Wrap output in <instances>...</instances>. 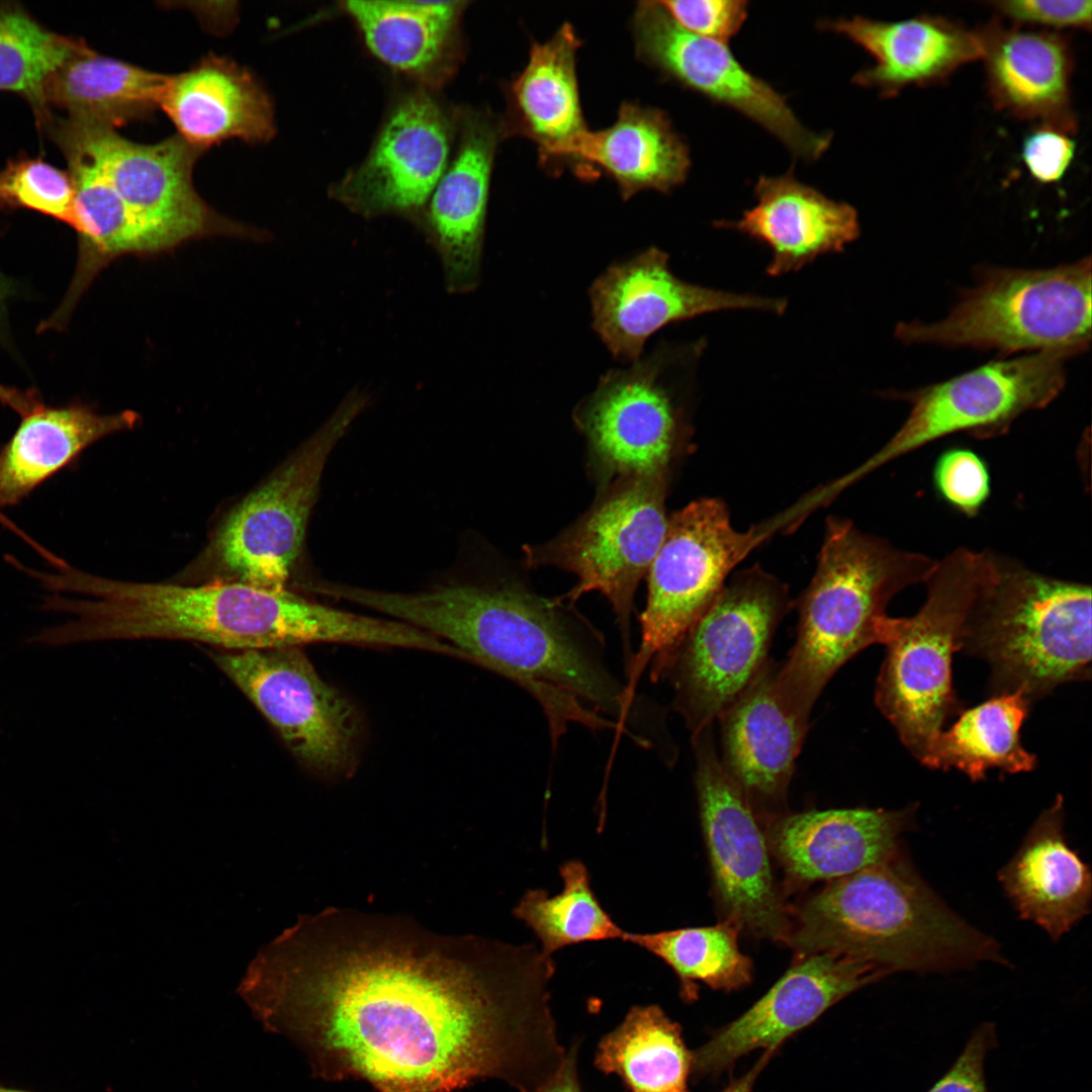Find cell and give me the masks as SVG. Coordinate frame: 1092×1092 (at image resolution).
Returning <instances> with one entry per match:
<instances>
[{
	"instance_id": "cell-1",
	"label": "cell",
	"mask_w": 1092,
	"mask_h": 1092,
	"mask_svg": "<svg viewBox=\"0 0 1092 1092\" xmlns=\"http://www.w3.org/2000/svg\"><path fill=\"white\" fill-rule=\"evenodd\" d=\"M554 973L533 944L328 908L263 947L238 993L264 1027L381 1092H449L486 1077L536 1092L566 1052Z\"/></svg>"
},
{
	"instance_id": "cell-2",
	"label": "cell",
	"mask_w": 1092,
	"mask_h": 1092,
	"mask_svg": "<svg viewBox=\"0 0 1092 1092\" xmlns=\"http://www.w3.org/2000/svg\"><path fill=\"white\" fill-rule=\"evenodd\" d=\"M34 577L52 592L88 596L47 598L43 609L75 615L46 629L34 642L63 645L86 641L177 639L223 650L299 646L315 642L355 644L363 624L354 613L308 600L286 588L236 581L203 584L109 579L70 565Z\"/></svg>"
},
{
	"instance_id": "cell-3",
	"label": "cell",
	"mask_w": 1092,
	"mask_h": 1092,
	"mask_svg": "<svg viewBox=\"0 0 1092 1092\" xmlns=\"http://www.w3.org/2000/svg\"><path fill=\"white\" fill-rule=\"evenodd\" d=\"M327 595L392 616L528 686L559 689L619 720L630 710L624 688L590 653L557 600L518 585L475 584L392 593L333 582Z\"/></svg>"
},
{
	"instance_id": "cell-4",
	"label": "cell",
	"mask_w": 1092,
	"mask_h": 1092,
	"mask_svg": "<svg viewBox=\"0 0 1092 1092\" xmlns=\"http://www.w3.org/2000/svg\"><path fill=\"white\" fill-rule=\"evenodd\" d=\"M786 943L802 958L837 952L887 974L1007 963L996 941L949 909L900 849L833 880L804 902L791 919Z\"/></svg>"
},
{
	"instance_id": "cell-5",
	"label": "cell",
	"mask_w": 1092,
	"mask_h": 1092,
	"mask_svg": "<svg viewBox=\"0 0 1092 1092\" xmlns=\"http://www.w3.org/2000/svg\"><path fill=\"white\" fill-rule=\"evenodd\" d=\"M935 563L829 518L814 575L799 600L796 643L779 663L780 697L809 716L832 675L863 648L882 643L891 599L925 582Z\"/></svg>"
},
{
	"instance_id": "cell-6",
	"label": "cell",
	"mask_w": 1092,
	"mask_h": 1092,
	"mask_svg": "<svg viewBox=\"0 0 1092 1092\" xmlns=\"http://www.w3.org/2000/svg\"><path fill=\"white\" fill-rule=\"evenodd\" d=\"M983 657L999 694L1031 701L1091 667V587L993 555L992 573L966 623L961 647Z\"/></svg>"
},
{
	"instance_id": "cell-7",
	"label": "cell",
	"mask_w": 1092,
	"mask_h": 1092,
	"mask_svg": "<svg viewBox=\"0 0 1092 1092\" xmlns=\"http://www.w3.org/2000/svg\"><path fill=\"white\" fill-rule=\"evenodd\" d=\"M992 570L993 555L954 550L936 561L920 610L912 617L885 620L887 655L876 703L918 759L960 709L951 685L952 655Z\"/></svg>"
},
{
	"instance_id": "cell-8",
	"label": "cell",
	"mask_w": 1092,
	"mask_h": 1092,
	"mask_svg": "<svg viewBox=\"0 0 1092 1092\" xmlns=\"http://www.w3.org/2000/svg\"><path fill=\"white\" fill-rule=\"evenodd\" d=\"M1091 259L1052 268H981L951 311L933 323L897 325L905 344L997 350L1083 351L1091 342Z\"/></svg>"
},
{
	"instance_id": "cell-9",
	"label": "cell",
	"mask_w": 1092,
	"mask_h": 1092,
	"mask_svg": "<svg viewBox=\"0 0 1092 1092\" xmlns=\"http://www.w3.org/2000/svg\"><path fill=\"white\" fill-rule=\"evenodd\" d=\"M369 399L363 389L351 390L325 423L230 513L188 574L208 582L285 588L328 459Z\"/></svg>"
},
{
	"instance_id": "cell-10",
	"label": "cell",
	"mask_w": 1092,
	"mask_h": 1092,
	"mask_svg": "<svg viewBox=\"0 0 1092 1092\" xmlns=\"http://www.w3.org/2000/svg\"><path fill=\"white\" fill-rule=\"evenodd\" d=\"M704 342H660L624 367L601 375L573 419L608 477L668 474L686 430L690 396Z\"/></svg>"
},
{
	"instance_id": "cell-11",
	"label": "cell",
	"mask_w": 1092,
	"mask_h": 1092,
	"mask_svg": "<svg viewBox=\"0 0 1092 1092\" xmlns=\"http://www.w3.org/2000/svg\"><path fill=\"white\" fill-rule=\"evenodd\" d=\"M791 603L785 584L759 567L727 581L653 677L666 675L693 735L711 726L768 661L772 635Z\"/></svg>"
},
{
	"instance_id": "cell-12",
	"label": "cell",
	"mask_w": 1092,
	"mask_h": 1092,
	"mask_svg": "<svg viewBox=\"0 0 1092 1092\" xmlns=\"http://www.w3.org/2000/svg\"><path fill=\"white\" fill-rule=\"evenodd\" d=\"M40 126L65 157H83L105 175L133 216L147 255L204 237L258 236L203 201L192 181L203 150L180 135L138 144L114 128L53 114Z\"/></svg>"
},
{
	"instance_id": "cell-13",
	"label": "cell",
	"mask_w": 1092,
	"mask_h": 1092,
	"mask_svg": "<svg viewBox=\"0 0 1092 1092\" xmlns=\"http://www.w3.org/2000/svg\"><path fill=\"white\" fill-rule=\"evenodd\" d=\"M760 532L736 530L726 505L703 497L675 512L648 570L641 641L628 664L626 699L645 667L652 673L710 607L733 568L754 548Z\"/></svg>"
},
{
	"instance_id": "cell-14",
	"label": "cell",
	"mask_w": 1092,
	"mask_h": 1092,
	"mask_svg": "<svg viewBox=\"0 0 1092 1092\" xmlns=\"http://www.w3.org/2000/svg\"><path fill=\"white\" fill-rule=\"evenodd\" d=\"M667 474L618 478L575 524L542 546L527 547L531 565H553L576 574L571 602L600 592L612 605L629 663L634 594L665 536Z\"/></svg>"
},
{
	"instance_id": "cell-15",
	"label": "cell",
	"mask_w": 1092,
	"mask_h": 1092,
	"mask_svg": "<svg viewBox=\"0 0 1092 1092\" xmlns=\"http://www.w3.org/2000/svg\"><path fill=\"white\" fill-rule=\"evenodd\" d=\"M1084 351L1057 348L1001 359L903 394L906 420L859 474L934 440L966 432L978 439L1004 434L1022 414L1042 408L1062 391L1066 362Z\"/></svg>"
},
{
	"instance_id": "cell-16",
	"label": "cell",
	"mask_w": 1092,
	"mask_h": 1092,
	"mask_svg": "<svg viewBox=\"0 0 1092 1092\" xmlns=\"http://www.w3.org/2000/svg\"><path fill=\"white\" fill-rule=\"evenodd\" d=\"M210 655L303 766L324 777L352 768L357 712L320 676L299 646L217 649Z\"/></svg>"
},
{
	"instance_id": "cell-17",
	"label": "cell",
	"mask_w": 1092,
	"mask_h": 1092,
	"mask_svg": "<svg viewBox=\"0 0 1092 1092\" xmlns=\"http://www.w3.org/2000/svg\"><path fill=\"white\" fill-rule=\"evenodd\" d=\"M712 725L693 735L696 789L716 897L725 920L786 942L791 915L777 888L751 806L724 770Z\"/></svg>"
},
{
	"instance_id": "cell-18",
	"label": "cell",
	"mask_w": 1092,
	"mask_h": 1092,
	"mask_svg": "<svg viewBox=\"0 0 1092 1092\" xmlns=\"http://www.w3.org/2000/svg\"><path fill=\"white\" fill-rule=\"evenodd\" d=\"M632 34L643 62L682 87L741 113L794 156L814 162L829 149L831 133L805 126L786 97L749 72L725 43L684 29L659 1L638 3Z\"/></svg>"
},
{
	"instance_id": "cell-19",
	"label": "cell",
	"mask_w": 1092,
	"mask_h": 1092,
	"mask_svg": "<svg viewBox=\"0 0 1092 1092\" xmlns=\"http://www.w3.org/2000/svg\"><path fill=\"white\" fill-rule=\"evenodd\" d=\"M592 328L624 365L643 356L660 329L711 312L750 309L782 314L787 300L716 289L677 277L667 253L651 246L614 261L588 288Z\"/></svg>"
},
{
	"instance_id": "cell-20",
	"label": "cell",
	"mask_w": 1092,
	"mask_h": 1092,
	"mask_svg": "<svg viewBox=\"0 0 1092 1092\" xmlns=\"http://www.w3.org/2000/svg\"><path fill=\"white\" fill-rule=\"evenodd\" d=\"M886 975L867 961L837 952L802 958L750 1008L692 1052L693 1077L718 1076L758 1049L779 1050L838 1001Z\"/></svg>"
},
{
	"instance_id": "cell-21",
	"label": "cell",
	"mask_w": 1092,
	"mask_h": 1092,
	"mask_svg": "<svg viewBox=\"0 0 1092 1092\" xmlns=\"http://www.w3.org/2000/svg\"><path fill=\"white\" fill-rule=\"evenodd\" d=\"M449 127L429 97L403 100L371 153L343 181L337 197L364 216L415 214L424 209L447 168Z\"/></svg>"
},
{
	"instance_id": "cell-22",
	"label": "cell",
	"mask_w": 1092,
	"mask_h": 1092,
	"mask_svg": "<svg viewBox=\"0 0 1092 1092\" xmlns=\"http://www.w3.org/2000/svg\"><path fill=\"white\" fill-rule=\"evenodd\" d=\"M779 663L767 661L748 688L719 717L722 766L754 813L785 805L809 716L780 697Z\"/></svg>"
},
{
	"instance_id": "cell-23",
	"label": "cell",
	"mask_w": 1092,
	"mask_h": 1092,
	"mask_svg": "<svg viewBox=\"0 0 1092 1092\" xmlns=\"http://www.w3.org/2000/svg\"><path fill=\"white\" fill-rule=\"evenodd\" d=\"M500 122L473 114L453 163L435 187L423 216L448 293L469 294L482 279L489 181ZM504 136V135H503Z\"/></svg>"
},
{
	"instance_id": "cell-24",
	"label": "cell",
	"mask_w": 1092,
	"mask_h": 1092,
	"mask_svg": "<svg viewBox=\"0 0 1092 1092\" xmlns=\"http://www.w3.org/2000/svg\"><path fill=\"white\" fill-rule=\"evenodd\" d=\"M915 811L912 805L783 814L770 824L768 843L792 880H836L895 854L900 835L913 828Z\"/></svg>"
},
{
	"instance_id": "cell-25",
	"label": "cell",
	"mask_w": 1092,
	"mask_h": 1092,
	"mask_svg": "<svg viewBox=\"0 0 1092 1092\" xmlns=\"http://www.w3.org/2000/svg\"><path fill=\"white\" fill-rule=\"evenodd\" d=\"M822 30L845 36L872 58L852 82L874 89L883 98L897 96L909 86H926L983 56L982 38L951 19L921 14L897 21L862 16L823 20Z\"/></svg>"
},
{
	"instance_id": "cell-26",
	"label": "cell",
	"mask_w": 1092,
	"mask_h": 1092,
	"mask_svg": "<svg viewBox=\"0 0 1092 1092\" xmlns=\"http://www.w3.org/2000/svg\"><path fill=\"white\" fill-rule=\"evenodd\" d=\"M979 32L986 84L993 105L1020 119L1074 134L1073 51L1058 31L1004 25L994 18Z\"/></svg>"
},
{
	"instance_id": "cell-27",
	"label": "cell",
	"mask_w": 1092,
	"mask_h": 1092,
	"mask_svg": "<svg viewBox=\"0 0 1092 1092\" xmlns=\"http://www.w3.org/2000/svg\"><path fill=\"white\" fill-rule=\"evenodd\" d=\"M754 194L755 204L738 219L714 225L766 246L771 252L768 276L796 272L822 255L840 253L859 237L852 205L827 197L791 174L760 176Z\"/></svg>"
},
{
	"instance_id": "cell-28",
	"label": "cell",
	"mask_w": 1092,
	"mask_h": 1092,
	"mask_svg": "<svg viewBox=\"0 0 1092 1092\" xmlns=\"http://www.w3.org/2000/svg\"><path fill=\"white\" fill-rule=\"evenodd\" d=\"M159 107L178 135L203 151L231 139L265 143L275 133L273 105L260 82L246 68L214 55L169 76Z\"/></svg>"
},
{
	"instance_id": "cell-29",
	"label": "cell",
	"mask_w": 1092,
	"mask_h": 1092,
	"mask_svg": "<svg viewBox=\"0 0 1092 1092\" xmlns=\"http://www.w3.org/2000/svg\"><path fill=\"white\" fill-rule=\"evenodd\" d=\"M1064 801L1057 796L1028 830L999 881L1020 918L1058 940L1090 912L1091 874L1064 836Z\"/></svg>"
},
{
	"instance_id": "cell-30",
	"label": "cell",
	"mask_w": 1092,
	"mask_h": 1092,
	"mask_svg": "<svg viewBox=\"0 0 1092 1092\" xmlns=\"http://www.w3.org/2000/svg\"><path fill=\"white\" fill-rule=\"evenodd\" d=\"M579 47L572 25L563 24L548 40L533 43L525 68L507 87L503 135L534 142L543 164L565 161L587 130L576 76Z\"/></svg>"
},
{
	"instance_id": "cell-31",
	"label": "cell",
	"mask_w": 1092,
	"mask_h": 1092,
	"mask_svg": "<svg viewBox=\"0 0 1092 1092\" xmlns=\"http://www.w3.org/2000/svg\"><path fill=\"white\" fill-rule=\"evenodd\" d=\"M565 161L593 166L617 184L624 199L643 190L668 193L685 182L690 151L661 110L624 102L615 122L584 131Z\"/></svg>"
},
{
	"instance_id": "cell-32",
	"label": "cell",
	"mask_w": 1092,
	"mask_h": 1092,
	"mask_svg": "<svg viewBox=\"0 0 1092 1092\" xmlns=\"http://www.w3.org/2000/svg\"><path fill=\"white\" fill-rule=\"evenodd\" d=\"M139 415L97 414L73 404H43L22 422L0 449V510L19 504L39 484L72 463L96 441L135 426Z\"/></svg>"
},
{
	"instance_id": "cell-33",
	"label": "cell",
	"mask_w": 1092,
	"mask_h": 1092,
	"mask_svg": "<svg viewBox=\"0 0 1092 1092\" xmlns=\"http://www.w3.org/2000/svg\"><path fill=\"white\" fill-rule=\"evenodd\" d=\"M169 75L98 54L86 43L47 80L43 105L68 118L116 128L159 107Z\"/></svg>"
},
{
	"instance_id": "cell-34",
	"label": "cell",
	"mask_w": 1092,
	"mask_h": 1092,
	"mask_svg": "<svg viewBox=\"0 0 1092 1092\" xmlns=\"http://www.w3.org/2000/svg\"><path fill=\"white\" fill-rule=\"evenodd\" d=\"M1030 703L1022 691H1015L963 711L950 728L928 742L919 760L930 768H957L973 781L993 768L1012 774L1031 770L1036 757L1020 741Z\"/></svg>"
},
{
	"instance_id": "cell-35",
	"label": "cell",
	"mask_w": 1092,
	"mask_h": 1092,
	"mask_svg": "<svg viewBox=\"0 0 1092 1092\" xmlns=\"http://www.w3.org/2000/svg\"><path fill=\"white\" fill-rule=\"evenodd\" d=\"M460 1H348L345 9L371 52L387 65L429 76L444 65L454 42Z\"/></svg>"
},
{
	"instance_id": "cell-36",
	"label": "cell",
	"mask_w": 1092,
	"mask_h": 1092,
	"mask_svg": "<svg viewBox=\"0 0 1092 1092\" xmlns=\"http://www.w3.org/2000/svg\"><path fill=\"white\" fill-rule=\"evenodd\" d=\"M595 1066L629 1092H689L693 1054L680 1025L658 1005H634L599 1041Z\"/></svg>"
},
{
	"instance_id": "cell-37",
	"label": "cell",
	"mask_w": 1092,
	"mask_h": 1092,
	"mask_svg": "<svg viewBox=\"0 0 1092 1092\" xmlns=\"http://www.w3.org/2000/svg\"><path fill=\"white\" fill-rule=\"evenodd\" d=\"M740 927L730 920L713 926L685 927L652 933L627 932L624 941L663 961L676 975L679 996L692 1003L698 983L730 992L748 985L752 962L738 945Z\"/></svg>"
},
{
	"instance_id": "cell-38",
	"label": "cell",
	"mask_w": 1092,
	"mask_h": 1092,
	"mask_svg": "<svg viewBox=\"0 0 1092 1092\" xmlns=\"http://www.w3.org/2000/svg\"><path fill=\"white\" fill-rule=\"evenodd\" d=\"M66 158L75 185L81 237L78 272L69 300L73 302L100 269L116 257L147 254L133 216L100 169L83 157Z\"/></svg>"
},
{
	"instance_id": "cell-39",
	"label": "cell",
	"mask_w": 1092,
	"mask_h": 1092,
	"mask_svg": "<svg viewBox=\"0 0 1092 1092\" xmlns=\"http://www.w3.org/2000/svg\"><path fill=\"white\" fill-rule=\"evenodd\" d=\"M559 873L562 891L550 896L546 890L530 889L518 901L513 915L524 922L540 941L541 951L552 957L557 950L581 943L621 939V928L603 908L590 886V875L579 859L562 863Z\"/></svg>"
},
{
	"instance_id": "cell-40",
	"label": "cell",
	"mask_w": 1092,
	"mask_h": 1092,
	"mask_svg": "<svg viewBox=\"0 0 1092 1092\" xmlns=\"http://www.w3.org/2000/svg\"><path fill=\"white\" fill-rule=\"evenodd\" d=\"M84 44L49 30L15 4L0 3V91L23 96L40 121L50 113L42 100L44 83Z\"/></svg>"
},
{
	"instance_id": "cell-41",
	"label": "cell",
	"mask_w": 1092,
	"mask_h": 1092,
	"mask_svg": "<svg viewBox=\"0 0 1092 1092\" xmlns=\"http://www.w3.org/2000/svg\"><path fill=\"white\" fill-rule=\"evenodd\" d=\"M0 207L35 210L80 228L70 172L41 159L17 158L0 170Z\"/></svg>"
},
{
	"instance_id": "cell-42",
	"label": "cell",
	"mask_w": 1092,
	"mask_h": 1092,
	"mask_svg": "<svg viewBox=\"0 0 1092 1092\" xmlns=\"http://www.w3.org/2000/svg\"><path fill=\"white\" fill-rule=\"evenodd\" d=\"M939 495L968 517L976 516L990 494V475L985 462L973 451L951 449L942 453L933 470Z\"/></svg>"
},
{
	"instance_id": "cell-43",
	"label": "cell",
	"mask_w": 1092,
	"mask_h": 1092,
	"mask_svg": "<svg viewBox=\"0 0 1092 1092\" xmlns=\"http://www.w3.org/2000/svg\"><path fill=\"white\" fill-rule=\"evenodd\" d=\"M659 3L684 29L725 44L741 29L748 15L745 0H668Z\"/></svg>"
},
{
	"instance_id": "cell-44",
	"label": "cell",
	"mask_w": 1092,
	"mask_h": 1092,
	"mask_svg": "<svg viewBox=\"0 0 1092 1092\" xmlns=\"http://www.w3.org/2000/svg\"><path fill=\"white\" fill-rule=\"evenodd\" d=\"M991 4L1001 16L1019 26H1043L1052 31L1091 28V0H1001Z\"/></svg>"
},
{
	"instance_id": "cell-45",
	"label": "cell",
	"mask_w": 1092,
	"mask_h": 1092,
	"mask_svg": "<svg viewBox=\"0 0 1092 1092\" xmlns=\"http://www.w3.org/2000/svg\"><path fill=\"white\" fill-rule=\"evenodd\" d=\"M997 1043L995 1023H981L948 1071L927 1092H989L985 1060Z\"/></svg>"
},
{
	"instance_id": "cell-46",
	"label": "cell",
	"mask_w": 1092,
	"mask_h": 1092,
	"mask_svg": "<svg viewBox=\"0 0 1092 1092\" xmlns=\"http://www.w3.org/2000/svg\"><path fill=\"white\" fill-rule=\"evenodd\" d=\"M1071 134L1048 125H1039L1023 140L1021 159L1036 181H1059L1068 170L1076 145Z\"/></svg>"
},
{
	"instance_id": "cell-47",
	"label": "cell",
	"mask_w": 1092,
	"mask_h": 1092,
	"mask_svg": "<svg viewBox=\"0 0 1092 1092\" xmlns=\"http://www.w3.org/2000/svg\"><path fill=\"white\" fill-rule=\"evenodd\" d=\"M578 1048V1040L571 1043L555 1074L536 1092H583L577 1071Z\"/></svg>"
},
{
	"instance_id": "cell-48",
	"label": "cell",
	"mask_w": 1092,
	"mask_h": 1092,
	"mask_svg": "<svg viewBox=\"0 0 1092 1092\" xmlns=\"http://www.w3.org/2000/svg\"><path fill=\"white\" fill-rule=\"evenodd\" d=\"M0 402L11 407L21 417L30 414L42 405L38 396L33 391H21L2 384H0Z\"/></svg>"
},
{
	"instance_id": "cell-49",
	"label": "cell",
	"mask_w": 1092,
	"mask_h": 1092,
	"mask_svg": "<svg viewBox=\"0 0 1092 1092\" xmlns=\"http://www.w3.org/2000/svg\"><path fill=\"white\" fill-rule=\"evenodd\" d=\"M778 1050H765L754 1066L741 1077L733 1080L722 1092H752L754 1083Z\"/></svg>"
},
{
	"instance_id": "cell-50",
	"label": "cell",
	"mask_w": 1092,
	"mask_h": 1092,
	"mask_svg": "<svg viewBox=\"0 0 1092 1092\" xmlns=\"http://www.w3.org/2000/svg\"><path fill=\"white\" fill-rule=\"evenodd\" d=\"M0 524L4 528H6L7 530L11 531L13 534H15L16 536L21 538L25 543H27L29 546H31L38 554H40L46 560H48L55 567L60 566V565L63 564L64 560L62 558L58 557L57 555H55L54 553L49 551L47 548L41 546L38 542L33 540L22 529H20L13 521H11L1 510H0Z\"/></svg>"
},
{
	"instance_id": "cell-51",
	"label": "cell",
	"mask_w": 1092,
	"mask_h": 1092,
	"mask_svg": "<svg viewBox=\"0 0 1092 1092\" xmlns=\"http://www.w3.org/2000/svg\"><path fill=\"white\" fill-rule=\"evenodd\" d=\"M7 293H8V287H7L6 283H4L0 279V303L4 300Z\"/></svg>"
},
{
	"instance_id": "cell-52",
	"label": "cell",
	"mask_w": 1092,
	"mask_h": 1092,
	"mask_svg": "<svg viewBox=\"0 0 1092 1092\" xmlns=\"http://www.w3.org/2000/svg\"><path fill=\"white\" fill-rule=\"evenodd\" d=\"M0 1092H28V1091H22V1090H17V1089H10V1088L0 1087Z\"/></svg>"
}]
</instances>
